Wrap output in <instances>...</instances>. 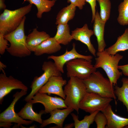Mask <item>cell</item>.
Instances as JSON below:
<instances>
[{
  "mask_svg": "<svg viewBox=\"0 0 128 128\" xmlns=\"http://www.w3.org/2000/svg\"><path fill=\"white\" fill-rule=\"evenodd\" d=\"M96 55L95 63L94 65L96 68L102 69L106 73L112 85H117L118 80L122 75L118 69V64L123 56L118 53L111 55L105 50L98 51Z\"/></svg>",
  "mask_w": 128,
  "mask_h": 128,
  "instance_id": "obj_1",
  "label": "cell"
},
{
  "mask_svg": "<svg viewBox=\"0 0 128 128\" xmlns=\"http://www.w3.org/2000/svg\"><path fill=\"white\" fill-rule=\"evenodd\" d=\"M26 16L19 26L15 30L4 35V38L10 43L6 50L11 55L20 58L29 56L31 52L26 44V37L24 32V23Z\"/></svg>",
  "mask_w": 128,
  "mask_h": 128,
  "instance_id": "obj_2",
  "label": "cell"
},
{
  "mask_svg": "<svg viewBox=\"0 0 128 128\" xmlns=\"http://www.w3.org/2000/svg\"><path fill=\"white\" fill-rule=\"evenodd\" d=\"M83 81L87 92L94 93L103 97L114 99L116 102V97L113 85L109 79L104 77L99 71L94 72Z\"/></svg>",
  "mask_w": 128,
  "mask_h": 128,
  "instance_id": "obj_3",
  "label": "cell"
},
{
  "mask_svg": "<svg viewBox=\"0 0 128 128\" xmlns=\"http://www.w3.org/2000/svg\"><path fill=\"white\" fill-rule=\"evenodd\" d=\"M65 86L64 91V100L68 107L73 109L78 114L80 103L87 92L83 80L71 77Z\"/></svg>",
  "mask_w": 128,
  "mask_h": 128,
  "instance_id": "obj_4",
  "label": "cell"
},
{
  "mask_svg": "<svg viewBox=\"0 0 128 128\" xmlns=\"http://www.w3.org/2000/svg\"><path fill=\"white\" fill-rule=\"evenodd\" d=\"M32 7V5L29 4L14 10L4 9L0 15V33L4 35L15 30L31 11Z\"/></svg>",
  "mask_w": 128,
  "mask_h": 128,
  "instance_id": "obj_5",
  "label": "cell"
},
{
  "mask_svg": "<svg viewBox=\"0 0 128 128\" xmlns=\"http://www.w3.org/2000/svg\"><path fill=\"white\" fill-rule=\"evenodd\" d=\"M43 73L39 77H35L32 82L30 88V93L25 98L24 100L27 102L30 101L36 93L43 86L54 76H62V73L57 69L54 62L51 61H44L42 66Z\"/></svg>",
  "mask_w": 128,
  "mask_h": 128,
  "instance_id": "obj_6",
  "label": "cell"
},
{
  "mask_svg": "<svg viewBox=\"0 0 128 128\" xmlns=\"http://www.w3.org/2000/svg\"><path fill=\"white\" fill-rule=\"evenodd\" d=\"M91 62L82 58H77L68 62L65 64L67 77H75L82 80L86 79L96 71L97 69Z\"/></svg>",
  "mask_w": 128,
  "mask_h": 128,
  "instance_id": "obj_7",
  "label": "cell"
},
{
  "mask_svg": "<svg viewBox=\"0 0 128 128\" xmlns=\"http://www.w3.org/2000/svg\"><path fill=\"white\" fill-rule=\"evenodd\" d=\"M113 100L111 98L103 97L94 93L87 92L80 103L79 108L90 114L97 110L102 112Z\"/></svg>",
  "mask_w": 128,
  "mask_h": 128,
  "instance_id": "obj_8",
  "label": "cell"
},
{
  "mask_svg": "<svg viewBox=\"0 0 128 128\" xmlns=\"http://www.w3.org/2000/svg\"><path fill=\"white\" fill-rule=\"evenodd\" d=\"M27 91L22 90L20 92L17 91L13 96V100L9 106L0 114V122L15 123L18 126L21 124L27 125L32 124L33 121L26 120L19 116L15 111L14 107L17 101L22 97L25 95Z\"/></svg>",
  "mask_w": 128,
  "mask_h": 128,
  "instance_id": "obj_9",
  "label": "cell"
},
{
  "mask_svg": "<svg viewBox=\"0 0 128 128\" xmlns=\"http://www.w3.org/2000/svg\"><path fill=\"white\" fill-rule=\"evenodd\" d=\"M29 101L33 104L39 103L44 107L45 114L50 113L52 111L57 109L67 108L64 100L61 97H52L46 93L38 92Z\"/></svg>",
  "mask_w": 128,
  "mask_h": 128,
  "instance_id": "obj_10",
  "label": "cell"
},
{
  "mask_svg": "<svg viewBox=\"0 0 128 128\" xmlns=\"http://www.w3.org/2000/svg\"><path fill=\"white\" fill-rule=\"evenodd\" d=\"M20 89L26 91L28 87L20 81L11 75L7 76L5 73L0 74V104H2L4 97L13 90Z\"/></svg>",
  "mask_w": 128,
  "mask_h": 128,
  "instance_id": "obj_11",
  "label": "cell"
},
{
  "mask_svg": "<svg viewBox=\"0 0 128 128\" xmlns=\"http://www.w3.org/2000/svg\"><path fill=\"white\" fill-rule=\"evenodd\" d=\"M73 47L70 50L66 49L64 53L62 55L56 56L51 55L49 56L48 59L53 60L58 69L62 73H64V67L66 63L72 60L77 58H82L88 61H91L93 57L90 55H82L78 53L76 49V45L73 43L72 45Z\"/></svg>",
  "mask_w": 128,
  "mask_h": 128,
  "instance_id": "obj_12",
  "label": "cell"
},
{
  "mask_svg": "<svg viewBox=\"0 0 128 128\" xmlns=\"http://www.w3.org/2000/svg\"><path fill=\"white\" fill-rule=\"evenodd\" d=\"M67 83L66 80L61 76H53L40 88L38 92L47 93L50 96L51 94H54L64 100L65 96L63 87Z\"/></svg>",
  "mask_w": 128,
  "mask_h": 128,
  "instance_id": "obj_13",
  "label": "cell"
},
{
  "mask_svg": "<svg viewBox=\"0 0 128 128\" xmlns=\"http://www.w3.org/2000/svg\"><path fill=\"white\" fill-rule=\"evenodd\" d=\"M71 34L73 39L85 44L90 52L94 56H96V50L90 41L91 37L94 34V32L89 28L87 24H85L82 27L77 28L72 31Z\"/></svg>",
  "mask_w": 128,
  "mask_h": 128,
  "instance_id": "obj_14",
  "label": "cell"
},
{
  "mask_svg": "<svg viewBox=\"0 0 128 128\" xmlns=\"http://www.w3.org/2000/svg\"><path fill=\"white\" fill-rule=\"evenodd\" d=\"M74 110L67 107L63 110L57 109L51 111L50 113V116L48 119L43 120L40 127L42 128L51 123L55 124L57 128H62L64 122L69 114Z\"/></svg>",
  "mask_w": 128,
  "mask_h": 128,
  "instance_id": "obj_15",
  "label": "cell"
},
{
  "mask_svg": "<svg viewBox=\"0 0 128 128\" xmlns=\"http://www.w3.org/2000/svg\"><path fill=\"white\" fill-rule=\"evenodd\" d=\"M106 116L107 123L106 128H122L128 125V118L120 116L115 113L110 104L102 112Z\"/></svg>",
  "mask_w": 128,
  "mask_h": 128,
  "instance_id": "obj_16",
  "label": "cell"
},
{
  "mask_svg": "<svg viewBox=\"0 0 128 128\" xmlns=\"http://www.w3.org/2000/svg\"><path fill=\"white\" fill-rule=\"evenodd\" d=\"M93 25L94 34L96 36L98 43V51L105 50L106 46L104 39L105 26V23L101 19L100 14L97 11L96 14Z\"/></svg>",
  "mask_w": 128,
  "mask_h": 128,
  "instance_id": "obj_17",
  "label": "cell"
},
{
  "mask_svg": "<svg viewBox=\"0 0 128 128\" xmlns=\"http://www.w3.org/2000/svg\"><path fill=\"white\" fill-rule=\"evenodd\" d=\"M61 46L54 37L49 38L38 46L34 52V55L40 56L44 54H50L60 50Z\"/></svg>",
  "mask_w": 128,
  "mask_h": 128,
  "instance_id": "obj_18",
  "label": "cell"
},
{
  "mask_svg": "<svg viewBox=\"0 0 128 128\" xmlns=\"http://www.w3.org/2000/svg\"><path fill=\"white\" fill-rule=\"evenodd\" d=\"M50 37L45 32L39 31L37 28H35L26 37L27 46L31 52H34L38 46Z\"/></svg>",
  "mask_w": 128,
  "mask_h": 128,
  "instance_id": "obj_19",
  "label": "cell"
},
{
  "mask_svg": "<svg viewBox=\"0 0 128 128\" xmlns=\"http://www.w3.org/2000/svg\"><path fill=\"white\" fill-rule=\"evenodd\" d=\"M33 104L30 101L27 102L18 114L23 119L35 121L41 124L43 121L41 117L45 114L44 110H41L39 113L35 112L32 109Z\"/></svg>",
  "mask_w": 128,
  "mask_h": 128,
  "instance_id": "obj_20",
  "label": "cell"
},
{
  "mask_svg": "<svg viewBox=\"0 0 128 128\" xmlns=\"http://www.w3.org/2000/svg\"><path fill=\"white\" fill-rule=\"evenodd\" d=\"M128 50V28L125 29L124 33L118 38L113 45L105 49L108 54L114 55L119 52Z\"/></svg>",
  "mask_w": 128,
  "mask_h": 128,
  "instance_id": "obj_21",
  "label": "cell"
},
{
  "mask_svg": "<svg viewBox=\"0 0 128 128\" xmlns=\"http://www.w3.org/2000/svg\"><path fill=\"white\" fill-rule=\"evenodd\" d=\"M54 37L59 43L64 45H68L73 39L68 24H58L57 32Z\"/></svg>",
  "mask_w": 128,
  "mask_h": 128,
  "instance_id": "obj_22",
  "label": "cell"
},
{
  "mask_svg": "<svg viewBox=\"0 0 128 128\" xmlns=\"http://www.w3.org/2000/svg\"><path fill=\"white\" fill-rule=\"evenodd\" d=\"M74 5L70 4L60 10L58 13L56 18L55 24H66L74 18L76 9Z\"/></svg>",
  "mask_w": 128,
  "mask_h": 128,
  "instance_id": "obj_23",
  "label": "cell"
},
{
  "mask_svg": "<svg viewBox=\"0 0 128 128\" xmlns=\"http://www.w3.org/2000/svg\"><path fill=\"white\" fill-rule=\"evenodd\" d=\"M56 0H24V2H27L29 4L34 5L37 7V16L38 18H41L42 14L45 12L50 11L55 5Z\"/></svg>",
  "mask_w": 128,
  "mask_h": 128,
  "instance_id": "obj_24",
  "label": "cell"
},
{
  "mask_svg": "<svg viewBox=\"0 0 128 128\" xmlns=\"http://www.w3.org/2000/svg\"><path fill=\"white\" fill-rule=\"evenodd\" d=\"M121 81L122 85L121 87L115 86V94L118 100L125 106L128 113V78H123Z\"/></svg>",
  "mask_w": 128,
  "mask_h": 128,
  "instance_id": "obj_25",
  "label": "cell"
},
{
  "mask_svg": "<svg viewBox=\"0 0 128 128\" xmlns=\"http://www.w3.org/2000/svg\"><path fill=\"white\" fill-rule=\"evenodd\" d=\"M100 111H96L90 114L89 115H86L82 120L78 119V116L73 113H71L74 121V127L75 128H89L90 125L94 121L95 116L97 113Z\"/></svg>",
  "mask_w": 128,
  "mask_h": 128,
  "instance_id": "obj_26",
  "label": "cell"
},
{
  "mask_svg": "<svg viewBox=\"0 0 128 128\" xmlns=\"http://www.w3.org/2000/svg\"><path fill=\"white\" fill-rule=\"evenodd\" d=\"M119 15L117 18L118 23L124 26L128 25V0H123L118 7Z\"/></svg>",
  "mask_w": 128,
  "mask_h": 128,
  "instance_id": "obj_27",
  "label": "cell"
},
{
  "mask_svg": "<svg viewBox=\"0 0 128 128\" xmlns=\"http://www.w3.org/2000/svg\"><path fill=\"white\" fill-rule=\"evenodd\" d=\"M100 7V15L102 20L105 23L109 19L111 9L110 0H97Z\"/></svg>",
  "mask_w": 128,
  "mask_h": 128,
  "instance_id": "obj_28",
  "label": "cell"
},
{
  "mask_svg": "<svg viewBox=\"0 0 128 128\" xmlns=\"http://www.w3.org/2000/svg\"><path fill=\"white\" fill-rule=\"evenodd\" d=\"M97 128H105L107 123V118L103 112H98L96 115L94 119Z\"/></svg>",
  "mask_w": 128,
  "mask_h": 128,
  "instance_id": "obj_29",
  "label": "cell"
},
{
  "mask_svg": "<svg viewBox=\"0 0 128 128\" xmlns=\"http://www.w3.org/2000/svg\"><path fill=\"white\" fill-rule=\"evenodd\" d=\"M8 41L4 37V35L0 33V54L3 55L9 45Z\"/></svg>",
  "mask_w": 128,
  "mask_h": 128,
  "instance_id": "obj_30",
  "label": "cell"
},
{
  "mask_svg": "<svg viewBox=\"0 0 128 128\" xmlns=\"http://www.w3.org/2000/svg\"><path fill=\"white\" fill-rule=\"evenodd\" d=\"M67 2L70 3V4L74 5L81 10L85 5L86 1L85 0H67Z\"/></svg>",
  "mask_w": 128,
  "mask_h": 128,
  "instance_id": "obj_31",
  "label": "cell"
},
{
  "mask_svg": "<svg viewBox=\"0 0 128 128\" xmlns=\"http://www.w3.org/2000/svg\"><path fill=\"white\" fill-rule=\"evenodd\" d=\"M86 2L90 4L92 13V19L91 22L94 21L96 14V2L97 0H85Z\"/></svg>",
  "mask_w": 128,
  "mask_h": 128,
  "instance_id": "obj_32",
  "label": "cell"
},
{
  "mask_svg": "<svg viewBox=\"0 0 128 128\" xmlns=\"http://www.w3.org/2000/svg\"><path fill=\"white\" fill-rule=\"evenodd\" d=\"M118 69L122 70V72L124 75L128 77V64L118 66Z\"/></svg>",
  "mask_w": 128,
  "mask_h": 128,
  "instance_id": "obj_33",
  "label": "cell"
},
{
  "mask_svg": "<svg viewBox=\"0 0 128 128\" xmlns=\"http://www.w3.org/2000/svg\"><path fill=\"white\" fill-rule=\"evenodd\" d=\"M13 124L11 123L7 122H0V127H3L10 128Z\"/></svg>",
  "mask_w": 128,
  "mask_h": 128,
  "instance_id": "obj_34",
  "label": "cell"
},
{
  "mask_svg": "<svg viewBox=\"0 0 128 128\" xmlns=\"http://www.w3.org/2000/svg\"><path fill=\"white\" fill-rule=\"evenodd\" d=\"M5 0H0V9L4 10L6 9V6L5 3Z\"/></svg>",
  "mask_w": 128,
  "mask_h": 128,
  "instance_id": "obj_35",
  "label": "cell"
},
{
  "mask_svg": "<svg viewBox=\"0 0 128 128\" xmlns=\"http://www.w3.org/2000/svg\"><path fill=\"white\" fill-rule=\"evenodd\" d=\"M7 66L5 64H3L1 61H0V71H2L3 73H5L4 70L6 67Z\"/></svg>",
  "mask_w": 128,
  "mask_h": 128,
  "instance_id": "obj_36",
  "label": "cell"
},
{
  "mask_svg": "<svg viewBox=\"0 0 128 128\" xmlns=\"http://www.w3.org/2000/svg\"><path fill=\"white\" fill-rule=\"evenodd\" d=\"M74 126V123H72L67 124L65 125L64 128H72Z\"/></svg>",
  "mask_w": 128,
  "mask_h": 128,
  "instance_id": "obj_37",
  "label": "cell"
},
{
  "mask_svg": "<svg viewBox=\"0 0 128 128\" xmlns=\"http://www.w3.org/2000/svg\"><path fill=\"white\" fill-rule=\"evenodd\" d=\"M124 128H128V125L125 126Z\"/></svg>",
  "mask_w": 128,
  "mask_h": 128,
  "instance_id": "obj_38",
  "label": "cell"
}]
</instances>
